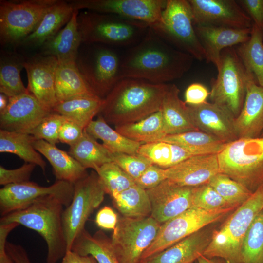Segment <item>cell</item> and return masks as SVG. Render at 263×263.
<instances>
[{"label": "cell", "instance_id": "cell-1", "mask_svg": "<svg viewBox=\"0 0 263 263\" xmlns=\"http://www.w3.org/2000/svg\"><path fill=\"white\" fill-rule=\"evenodd\" d=\"M194 59L149 28L143 38L121 57L120 79L165 84L182 77L190 69Z\"/></svg>", "mask_w": 263, "mask_h": 263}, {"label": "cell", "instance_id": "cell-2", "mask_svg": "<svg viewBox=\"0 0 263 263\" xmlns=\"http://www.w3.org/2000/svg\"><path fill=\"white\" fill-rule=\"evenodd\" d=\"M169 84L123 78L104 99L101 115L115 126L140 121L160 110Z\"/></svg>", "mask_w": 263, "mask_h": 263}, {"label": "cell", "instance_id": "cell-3", "mask_svg": "<svg viewBox=\"0 0 263 263\" xmlns=\"http://www.w3.org/2000/svg\"><path fill=\"white\" fill-rule=\"evenodd\" d=\"M64 207L54 196L42 197L25 208L1 216L0 224L16 223L38 232L47 244L46 263H56L67 252L63 225Z\"/></svg>", "mask_w": 263, "mask_h": 263}, {"label": "cell", "instance_id": "cell-4", "mask_svg": "<svg viewBox=\"0 0 263 263\" xmlns=\"http://www.w3.org/2000/svg\"><path fill=\"white\" fill-rule=\"evenodd\" d=\"M82 42L130 47L138 43L149 26L145 23L120 16L85 11L77 16Z\"/></svg>", "mask_w": 263, "mask_h": 263}, {"label": "cell", "instance_id": "cell-5", "mask_svg": "<svg viewBox=\"0 0 263 263\" xmlns=\"http://www.w3.org/2000/svg\"><path fill=\"white\" fill-rule=\"evenodd\" d=\"M263 209L262 186L215 230L203 255L220 258L228 263H241L243 240L255 217Z\"/></svg>", "mask_w": 263, "mask_h": 263}, {"label": "cell", "instance_id": "cell-6", "mask_svg": "<svg viewBox=\"0 0 263 263\" xmlns=\"http://www.w3.org/2000/svg\"><path fill=\"white\" fill-rule=\"evenodd\" d=\"M220 173L254 193L263 185V136L239 138L218 154Z\"/></svg>", "mask_w": 263, "mask_h": 263}, {"label": "cell", "instance_id": "cell-7", "mask_svg": "<svg viewBox=\"0 0 263 263\" xmlns=\"http://www.w3.org/2000/svg\"><path fill=\"white\" fill-rule=\"evenodd\" d=\"M217 71L216 78L211 82L209 98L236 118L244 105L248 81L253 77L247 73L233 47L221 52Z\"/></svg>", "mask_w": 263, "mask_h": 263}, {"label": "cell", "instance_id": "cell-8", "mask_svg": "<svg viewBox=\"0 0 263 263\" xmlns=\"http://www.w3.org/2000/svg\"><path fill=\"white\" fill-rule=\"evenodd\" d=\"M177 49L203 61L205 54L196 35L188 0H167L159 23L150 28Z\"/></svg>", "mask_w": 263, "mask_h": 263}, {"label": "cell", "instance_id": "cell-9", "mask_svg": "<svg viewBox=\"0 0 263 263\" xmlns=\"http://www.w3.org/2000/svg\"><path fill=\"white\" fill-rule=\"evenodd\" d=\"M236 208L207 210L192 207L162 223L155 239L143 254L140 263L201 229L219 222Z\"/></svg>", "mask_w": 263, "mask_h": 263}, {"label": "cell", "instance_id": "cell-10", "mask_svg": "<svg viewBox=\"0 0 263 263\" xmlns=\"http://www.w3.org/2000/svg\"><path fill=\"white\" fill-rule=\"evenodd\" d=\"M57 0H0V41L19 45Z\"/></svg>", "mask_w": 263, "mask_h": 263}, {"label": "cell", "instance_id": "cell-11", "mask_svg": "<svg viewBox=\"0 0 263 263\" xmlns=\"http://www.w3.org/2000/svg\"><path fill=\"white\" fill-rule=\"evenodd\" d=\"M105 194L104 187L95 171L74 184L72 200L63 213L67 251L71 250L75 238L85 229L86 221L102 203Z\"/></svg>", "mask_w": 263, "mask_h": 263}, {"label": "cell", "instance_id": "cell-12", "mask_svg": "<svg viewBox=\"0 0 263 263\" xmlns=\"http://www.w3.org/2000/svg\"><path fill=\"white\" fill-rule=\"evenodd\" d=\"M160 225L151 216L120 217L110 239L121 263H140L143 254L155 239Z\"/></svg>", "mask_w": 263, "mask_h": 263}, {"label": "cell", "instance_id": "cell-13", "mask_svg": "<svg viewBox=\"0 0 263 263\" xmlns=\"http://www.w3.org/2000/svg\"><path fill=\"white\" fill-rule=\"evenodd\" d=\"M76 62L87 84L95 94L104 99L121 80V57L113 50L102 46L91 48Z\"/></svg>", "mask_w": 263, "mask_h": 263}, {"label": "cell", "instance_id": "cell-14", "mask_svg": "<svg viewBox=\"0 0 263 263\" xmlns=\"http://www.w3.org/2000/svg\"><path fill=\"white\" fill-rule=\"evenodd\" d=\"M74 192V184L60 180L48 187L31 181L3 186L0 189L1 217L25 208L37 199L49 195L58 198L66 207L71 202Z\"/></svg>", "mask_w": 263, "mask_h": 263}, {"label": "cell", "instance_id": "cell-15", "mask_svg": "<svg viewBox=\"0 0 263 263\" xmlns=\"http://www.w3.org/2000/svg\"><path fill=\"white\" fill-rule=\"evenodd\" d=\"M70 2L75 10L115 14L144 22L151 28L161 21L167 0H76Z\"/></svg>", "mask_w": 263, "mask_h": 263}, {"label": "cell", "instance_id": "cell-16", "mask_svg": "<svg viewBox=\"0 0 263 263\" xmlns=\"http://www.w3.org/2000/svg\"><path fill=\"white\" fill-rule=\"evenodd\" d=\"M194 26L237 29L252 27V20L234 0H188Z\"/></svg>", "mask_w": 263, "mask_h": 263}, {"label": "cell", "instance_id": "cell-17", "mask_svg": "<svg viewBox=\"0 0 263 263\" xmlns=\"http://www.w3.org/2000/svg\"><path fill=\"white\" fill-rule=\"evenodd\" d=\"M195 188L166 179L146 190L151 206V216L162 224L192 208Z\"/></svg>", "mask_w": 263, "mask_h": 263}, {"label": "cell", "instance_id": "cell-18", "mask_svg": "<svg viewBox=\"0 0 263 263\" xmlns=\"http://www.w3.org/2000/svg\"><path fill=\"white\" fill-rule=\"evenodd\" d=\"M52 112L29 92L10 97L6 109L0 113V128L30 134Z\"/></svg>", "mask_w": 263, "mask_h": 263}, {"label": "cell", "instance_id": "cell-19", "mask_svg": "<svg viewBox=\"0 0 263 263\" xmlns=\"http://www.w3.org/2000/svg\"><path fill=\"white\" fill-rule=\"evenodd\" d=\"M58 64L55 57L41 54L25 60L23 63L27 75L29 92L51 111L57 103L55 76Z\"/></svg>", "mask_w": 263, "mask_h": 263}, {"label": "cell", "instance_id": "cell-20", "mask_svg": "<svg viewBox=\"0 0 263 263\" xmlns=\"http://www.w3.org/2000/svg\"><path fill=\"white\" fill-rule=\"evenodd\" d=\"M190 119L199 131L228 143L238 139L234 115L226 109L213 102L188 105Z\"/></svg>", "mask_w": 263, "mask_h": 263}, {"label": "cell", "instance_id": "cell-21", "mask_svg": "<svg viewBox=\"0 0 263 263\" xmlns=\"http://www.w3.org/2000/svg\"><path fill=\"white\" fill-rule=\"evenodd\" d=\"M217 154L195 155L167 168V179L185 187L207 184L220 172Z\"/></svg>", "mask_w": 263, "mask_h": 263}, {"label": "cell", "instance_id": "cell-22", "mask_svg": "<svg viewBox=\"0 0 263 263\" xmlns=\"http://www.w3.org/2000/svg\"><path fill=\"white\" fill-rule=\"evenodd\" d=\"M218 222L210 224L141 263H191L203 255Z\"/></svg>", "mask_w": 263, "mask_h": 263}, {"label": "cell", "instance_id": "cell-23", "mask_svg": "<svg viewBox=\"0 0 263 263\" xmlns=\"http://www.w3.org/2000/svg\"><path fill=\"white\" fill-rule=\"evenodd\" d=\"M196 35L205 54V60L212 63L217 69L220 65V55L225 49L246 42L251 27L237 29L224 27L194 26Z\"/></svg>", "mask_w": 263, "mask_h": 263}, {"label": "cell", "instance_id": "cell-24", "mask_svg": "<svg viewBox=\"0 0 263 263\" xmlns=\"http://www.w3.org/2000/svg\"><path fill=\"white\" fill-rule=\"evenodd\" d=\"M239 138H257L263 132V86L253 77L248 81L244 101L235 119Z\"/></svg>", "mask_w": 263, "mask_h": 263}, {"label": "cell", "instance_id": "cell-25", "mask_svg": "<svg viewBox=\"0 0 263 263\" xmlns=\"http://www.w3.org/2000/svg\"><path fill=\"white\" fill-rule=\"evenodd\" d=\"M75 10L70 2L57 0L45 13L35 30L19 45L41 47L68 22Z\"/></svg>", "mask_w": 263, "mask_h": 263}, {"label": "cell", "instance_id": "cell-26", "mask_svg": "<svg viewBox=\"0 0 263 263\" xmlns=\"http://www.w3.org/2000/svg\"><path fill=\"white\" fill-rule=\"evenodd\" d=\"M75 10L65 26L41 46V54L55 57L58 62L75 61L82 42L78 30L77 16Z\"/></svg>", "mask_w": 263, "mask_h": 263}, {"label": "cell", "instance_id": "cell-27", "mask_svg": "<svg viewBox=\"0 0 263 263\" xmlns=\"http://www.w3.org/2000/svg\"><path fill=\"white\" fill-rule=\"evenodd\" d=\"M33 145L49 162L56 180L74 184L88 175L87 169L75 159L56 145L41 139H36Z\"/></svg>", "mask_w": 263, "mask_h": 263}, {"label": "cell", "instance_id": "cell-28", "mask_svg": "<svg viewBox=\"0 0 263 263\" xmlns=\"http://www.w3.org/2000/svg\"><path fill=\"white\" fill-rule=\"evenodd\" d=\"M180 90L175 84H169L160 111L167 135L198 130L190 119L187 105L179 97Z\"/></svg>", "mask_w": 263, "mask_h": 263}, {"label": "cell", "instance_id": "cell-29", "mask_svg": "<svg viewBox=\"0 0 263 263\" xmlns=\"http://www.w3.org/2000/svg\"><path fill=\"white\" fill-rule=\"evenodd\" d=\"M55 91L57 103L79 96L95 94L80 73L76 61L58 62Z\"/></svg>", "mask_w": 263, "mask_h": 263}, {"label": "cell", "instance_id": "cell-30", "mask_svg": "<svg viewBox=\"0 0 263 263\" xmlns=\"http://www.w3.org/2000/svg\"><path fill=\"white\" fill-rule=\"evenodd\" d=\"M104 99L95 94L84 95L59 102L52 112L72 120L85 129L100 113Z\"/></svg>", "mask_w": 263, "mask_h": 263}, {"label": "cell", "instance_id": "cell-31", "mask_svg": "<svg viewBox=\"0 0 263 263\" xmlns=\"http://www.w3.org/2000/svg\"><path fill=\"white\" fill-rule=\"evenodd\" d=\"M70 251L81 255L92 256L98 263H121L110 238L102 230L91 235L84 229L75 239Z\"/></svg>", "mask_w": 263, "mask_h": 263}, {"label": "cell", "instance_id": "cell-32", "mask_svg": "<svg viewBox=\"0 0 263 263\" xmlns=\"http://www.w3.org/2000/svg\"><path fill=\"white\" fill-rule=\"evenodd\" d=\"M36 140L31 134L0 129V152L14 154L25 163L39 166L45 174L46 164L34 147Z\"/></svg>", "mask_w": 263, "mask_h": 263}, {"label": "cell", "instance_id": "cell-33", "mask_svg": "<svg viewBox=\"0 0 263 263\" xmlns=\"http://www.w3.org/2000/svg\"><path fill=\"white\" fill-rule=\"evenodd\" d=\"M68 153L86 169H92L96 171L103 165L113 162V153L85 129L80 139L70 147Z\"/></svg>", "mask_w": 263, "mask_h": 263}, {"label": "cell", "instance_id": "cell-34", "mask_svg": "<svg viewBox=\"0 0 263 263\" xmlns=\"http://www.w3.org/2000/svg\"><path fill=\"white\" fill-rule=\"evenodd\" d=\"M235 48L247 73L263 86V31L253 24L249 39Z\"/></svg>", "mask_w": 263, "mask_h": 263}, {"label": "cell", "instance_id": "cell-35", "mask_svg": "<svg viewBox=\"0 0 263 263\" xmlns=\"http://www.w3.org/2000/svg\"><path fill=\"white\" fill-rule=\"evenodd\" d=\"M115 130L141 144L159 142L167 135L160 110L138 122L115 126Z\"/></svg>", "mask_w": 263, "mask_h": 263}, {"label": "cell", "instance_id": "cell-36", "mask_svg": "<svg viewBox=\"0 0 263 263\" xmlns=\"http://www.w3.org/2000/svg\"><path fill=\"white\" fill-rule=\"evenodd\" d=\"M160 141L179 146L194 155L218 154L227 144L199 130L167 135Z\"/></svg>", "mask_w": 263, "mask_h": 263}, {"label": "cell", "instance_id": "cell-37", "mask_svg": "<svg viewBox=\"0 0 263 263\" xmlns=\"http://www.w3.org/2000/svg\"><path fill=\"white\" fill-rule=\"evenodd\" d=\"M85 131L95 139H100L113 153L136 154L141 143L132 141L112 128L100 115L92 120Z\"/></svg>", "mask_w": 263, "mask_h": 263}, {"label": "cell", "instance_id": "cell-38", "mask_svg": "<svg viewBox=\"0 0 263 263\" xmlns=\"http://www.w3.org/2000/svg\"><path fill=\"white\" fill-rule=\"evenodd\" d=\"M122 216L131 218L151 216V203L146 190L135 184L112 197Z\"/></svg>", "mask_w": 263, "mask_h": 263}, {"label": "cell", "instance_id": "cell-39", "mask_svg": "<svg viewBox=\"0 0 263 263\" xmlns=\"http://www.w3.org/2000/svg\"><path fill=\"white\" fill-rule=\"evenodd\" d=\"M24 60L13 55L2 54L0 61V92L9 98L29 92L21 79Z\"/></svg>", "mask_w": 263, "mask_h": 263}, {"label": "cell", "instance_id": "cell-40", "mask_svg": "<svg viewBox=\"0 0 263 263\" xmlns=\"http://www.w3.org/2000/svg\"><path fill=\"white\" fill-rule=\"evenodd\" d=\"M241 263H263V209L255 217L242 244Z\"/></svg>", "mask_w": 263, "mask_h": 263}, {"label": "cell", "instance_id": "cell-41", "mask_svg": "<svg viewBox=\"0 0 263 263\" xmlns=\"http://www.w3.org/2000/svg\"><path fill=\"white\" fill-rule=\"evenodd\" d=\"M208 184L229 205L237 208L253 193L241 183L220 172L215 175Z\"/></svg>", "mask_w": 263, "mask_h": 263}, {"label": "cell", "instance_id": "cell-42", "mask_svg": "<svg viewBox=\"0 0 263 263\" xmlns=\"http://www.w3.org/2000/svg\"><path fill=\"white\" fill-rule=\"evenodd\" d=\"M95 171L106 194L112 197L135 184L134 180L113 162L103 165Z\"/></svg>", "mask_w": 263, "mask_h": 263}, {"label": "cell", "instance_id": "cell-43", "mask_svg": "<svg viewBox=\"0 0 263 263\" xmlns=\"http://www.w3.org/2000/svg\"><path fill=\"white\" fill-rule=\"evenodd\" d=\"M137 153L146 158L152 164L162 168L170 167L172 156L171 144L163 141L142 144Z\"/></svg>", "mask_w": 263, "mask_h": 263}, {"label": "cell", "instance_id": "cell-44", "mask_svg": "<svg viewBox=\"0 0 263 263\" xmlns=\"http://www.w3.org/2000/svg\"><path fill=\"white\" fill-rule=\"evenodd\" d=\"M192 207L214 210L235 207L229 205L207 184L195 187L193 193Z\"/></svg>", "mask_w": 263, "mask_h": 263}, {"label": "cell", "instance_id": "cell-45", "mask_svg": "<svg viewBox=\"0 0 263 263\" xmlns=\"http://www.w3.org/2000/svg\"><path fill=\"white\" fill-rule=\"evenodd\" d=\"M66 118L52 112L31 132L37 140H44L56 145L59 142V133L60 127Z\"/></svg>", "mask_w": 263, "mask_h": 263}, {"label": "cell", "instance_id": "cell-46", "mask_svg": "<svg viewBox=\"0 0 263 263\" xmlns=\"http://www.w3.org/2000/svg\"><path fill=\"white\" fill-rule=\"evenodd\" d=\"M113 160L134 181L153 165L148 159L137 153L133 154L113 153Z\"/></svg>", "mask_w": 263, "mask_h": 263}, {"label": "cell", "instance_id": "cell-47", "mask_svg": "<svg viewBox=\"0 0 263 263\" xmlns=\"http://www.w3.org/2000/svg\"><path fill=\"white\" fill-rule=\"evenodd\" d=\"M36 165L25 163L15 169H7L0 166V185L5 186L30 181Z\"/></svg>", "mask_w": 263, "mask_h": 263}, {"label": "cell", "instance_id": "cell-48", "mask_svg": "<svg viewBox=\"0 0 263 263\" xmlns=\"http://www.w3.org/2000/svg\"><path fill=\"white\" fill-rule=\"evenodd\" d=\"M166 179V169L153 164L135 180V184L146 190L156 187Z\"/></svg>", "mask_w": 263, "mask_h": 263}, {"label": "cell", "instance_id": "cell-49", "mask_svg": "<svg viewBox=\"0 0 263 263\" xmlns=\"http://www.w3.org/2000/svg\"><path fill=\"white\" fill-rule=\"evenodd\" d=\"M84 129L76 123L66 118L60 129L59 142L70 147L74 145L82 137Z\"/></svg>", "mask_w": 263, "mask_h": 263}, {"label": "cell", "instance_id": "cell-50", "mask_svg": "<svg viewBox=\"0 0 263 263\" xmlns=\"http://www.w3.org/2000/svg\"><path fill=\"white\" fill-rule=\"evenodd\" d=\"M210 91L203 84L193 83L190 84L185 92V103L188 105H198L207 102Z\"/></svg>", "mask_w": 263, "mask_h": 263}, {"label": "cell", "instance_id": "cell-51", "mask_svg": "<svg viewBox=\"0 0 263 263\" xmlns=\"http://www.w3.org/2000/svg\"><path fill=\"white\" fill-rule=\"evenodd\" d=\"M239 4L247 12L257 27L263 31V0H239Z\"/></svg>", "mask_w": 263, "mask_h": 263}, {"label": "cell", "instance_id": "cell-52", "mask_svg": "<svg viewBox=\"0 0 263 263\" xmlns=\"http://www.w3.org/2000/svg\"><path fill=\"white\" fill-rule=\"evenodd\" d=\"M118 218L114 210L108 206L101 208L97 213L95 223L102 229L113 230L117 225Z\"/></svg>", "mask_w": 263, "mask_h": 263}, {"label": "cell", "instance_id": "cell-53", "mask_svg": "<svg viewBox=\"0 0 263 263\" xmlns=\"http://www.w3.org/2000/svg\"><path fill=\"white\" fill-rule=\"evenodd\" d=\"M6 250L15 263H32L26 250L20 245L7 242Z\"/></svg>", "mask_w": 263, "mask_h": 263}, {"label": "cell", "instance_id": "cell-54", "mask_svg": "<svg viewBox=\"0 0 263 263\" xmlns=\"http://www.w3.org/2000/svg\"><path fill=\"white\" fill-rule=\"evenodd\" d=\"M61 263H98L96 260L90 255H81L72 251L66 252L62 259Z\"/></svg>", "mask_w": 263, "mask_h": 263}, {"label": "cell", "instance_id": "cell-55", "mask_svg": "<svg viewBox=\"0 0 263 263\" xmlns=\"http://www.w3.org/2000/svg\"><path fill=\"white\" fill-rule=\"evenodd\" d=\"M171 144L172 156L170 167L176 165L188 158L195 156L188 150L183 147L175 144Z\"/></svg>", "mask_w": 263, "mask_h": 263}, {"label": "cell", "instance_id": "cell-56", "mask_svg": "<svg viewBox=\"0 0 263 263\" xmlns=\"http://www.w3.org/2000/svg\"><path fill=\"white\" fill-rule=\"evenodd\" d=\"M6 245L0 244V263H15L6 252Z\"/></svg>", "mask_w": 263, "mask_h": 263}, {"label": "cell", "instance_id": "cell-57", "mask_svg": "<svg viewBox=\"0 0 263 263\" xmlns=\"http://www.w3.org/2000/svg\"><path fill=\"white\" fill-rule=\"evenodd\" d=\"M198 263H228L225 260L220 258H209L201 255L197 259Z\"/></svg>", "mask_w": 263, "mask_h": 263}, {"label": "cell", "instance_id": "cell-58", "mask_svg": "<svg viewBox=\"0 0 263 263\" xmlns=\"http://www.w3.org/2000/svg\"><path fill=\"white\" fill-rule=\"evenodd\" d=\"M9 102V97L3 94H0V113L2 112L7 107Z\"/></svg>", "mask_w": 263, "mask_h": 263}, {"label": "cell", "instance_id": "cell-59", "mask_svg": "<svg viewBox=\"0 0 263 263\" xmlns=\"http://www.w3.org/2000/svg\"><path fill=\"white\" fill-rule=\"evenodd\" d=\"M198 263L197 261L194 262H193V263Z\"/></svg>", "mask_w": 263, "mask_h": 263}, {"label": "cell", "instance_id": "cell-60", "mask_svg": "<svg viewBox=\"0 0 263 263\" xmlns=\"http://www.w3.org/2000/svg\"><path fill=\"white\" fill-rule=\"evenodd\" d=\"M261 136H263V132L262 133V134H261L260 137H261Z\"/></svg>", "mask_w": 263, "mask_h": 263}, {"label": "cell", "instance_id": "cell-61", "mask_svg": "<svg viewBox=\"0 0 263 263\" xmlns=\"http://www.w3.org/2000/svg\"></svg>", "mask_w": 263, "mask_h": 263}, {"label": "cell", "instance_id": "cell-62", "mask_svg": "<svg viewBox=\"0 0 263 263\" xmlns=\"http://www.w3.org/2000/svg\"></svg>", "mask_w": 263, "mask_h": 263}]
</instances>
